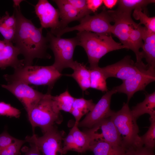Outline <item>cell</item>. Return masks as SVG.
I'll return each instance as SVG.
<instances>
[{
	"instance_id": "1",
	"label": "cell",
	"mask_w": 155,
	"mask_h": 155,
	"mask_svg": "<svg viewBox=\"0 0 155 155\" xmlns=\"http://www.w3.org/2000/svg\"><path fill=\"white\" fill-rule=\"evenodd\" d=\"M13 13L16 20V32L12 42L24 57V66L31 65L35 58L48 59V48L46 37L42 34L41 27L38 28L21 12L20 4L13 3Z\"/></svg>"
},
{
	"instance_id": "2",
	"label": "cell",
	"mask_w": 155,
	"mask_h": 155,
	"mask_svg": "<svg viewBox=\"0 0 155 155\" xmlns=\"http://www.w3.org/2000/svg\"><path fill=\"white\" fill-rule=\"evenodd\" d=\"M75 37L78 45L82 47L86 53L90 69L98 67L100 60L108 53L125 48L121 43L116 42L111 34L80 31Z\"/></svg>"
},
{
	"instance_id": "3",
	"label": "cell",
	"mask_w": 155,
	"mask_h": 155,
	"mask_svg": "<svg viewBox=\"0 0 155 155\" xmlns=\"http://www.w3.org/2000/svg\"><path fill=\"white\" fill-rule=\"evenodd\" d=\"M14 70L13 74L3 76L8 83L18 81L28 85L47 86L50 90L62 75L52 65L24 66Z\"/></svg>"
},
{
	"instance_id": "4",
	"label": "cell",
	"mask_w": 155,
	"mask_h": 155,
	"mask_svg": "<svg viewBox=\"0 0 155 155\" xmlns=\"http://www.w3.org/2000/svg\"><path fill=\"white\" fill-rule=\"evenodd\" d=\"M49 90L27 113L32 127H40L44 133L63 120L60 111L55 106Z\"/></svg>"
},
{
	"instance_id": "5",
	"label": "cell",
	"mask_w": 155,
	"mask_h": 155,
	"mask_svg": "<svg viewBox=\"0 0 155 155\" xmlns=\"http://www.w3.org/2000/svg\"><path fill=\"white\" fill-rule=\"evenodd\" d=\"M110 118L121 137V146L125 150L132 146H144L138 135L137 120L132 114L128 103H124L121 108L114 111Z\"/></svg>"
},
{
	"instance_id": "6",
	"label": "cell",
	"mask_w": 155,
	"mask_h": 155,
	"mask_svg": "<svg viewBox=\"0 0 155 155\" xmlns=\"http://www.w3.org/2000/svg\"><path fill=\"white\" fill-rule=\"evenodd\" d=\"M46 37L48 48L52 50L54 56L53 66L61 73L65 68L71 69L75 61L73 60L74 50L78 45L76 37L62 38L55 36L50 31L47 32Z\"/></svg>"
},
{
	"instance_id": "7",
	"label": "cell",
	"mask_w": 155,
	"mask_h": 155,
	"mask_svg": "<svg viewBox=\"0 0 155 155\" xmlns=\"http://www.w3.org/2000/svg\"><path fill=\"white\" fill-rule=\"evenodd\" d=\"M80 21V24L71 27H67L57 31L54 35L61 36L68 32L77 30L86 31L98 34H111L113 25L111 22L113 20L108 12L104 9L100 13L91 16L87 15Z\"/></svg>"
},
{
	"instance_id": "8",
	"label": "cell",
	"mask_w": 155,
	"mask_h": 155,
	"mask_svg": "<svg viewBox=\"0 0 155 155\" xmlns=\"http://www.w3.org/2000/svg\"><path fill=\"white\" fill-rule=\"evenodd\" d=\"M64 133L63 131H59L54 126L41 137L34 134L26 137L25 140L36 145L43 155H63L62 141Z\"/></svg>"
},
{
	"instance_id": "9",
	"label": "cell",
	"mask_w": 155,
	"mask_h": 155,
	"mask_svg": "<svg viewBox=\"0 0 155 155\" xmlns=\"http://www.w3.org/2000/svg\"><path fill=\"white\" fill-rule=\"evenodd\" d=\"M155 80L154 68L147 65L132 76L123 81L120 85L115 87L117 92L126 94L127 103L136 92L144 90L146 87Z\"/></svg>"
},
{
	"instance_id": "10",
	"label": "cell",
	"mask_w": 155,
	"mask_h": 155,
	"mask_svg": "<svg viewBox=\"0 0 155 155\" xmlns=\"http://www.w3.org/2000/svg\"><path fill=\"white\" fill-rule=\"evenodd\" d=\"M117 92L115 87L106 92L85 118L79 123L78 127L90 129L103 119L110 117L114 112L110 108L111 97Z\"/></svg>"
},
{
	"instance_id": "11",
	"label": "cell",
	"mask_w": 155,
	"mask_h": 155,
	"mask_svg": "<svg viewBox=\"0 0 155 155\" xmlns=\"http://www.w3.org/2000/svg\"><path fill=\"white\" fill-rule=\"evenodd\" d=\"M146 65L142 61L135 63L127 55L115 63L100 69L106 79L114 77L123 81L135 74Z\"/></svg>"
},
{
	"instance_id": "12",
	"label": "cell",
	"mask_w": 155,
	"mask_h": 155,
	"mask_svg": "<svg viewBox=\"0 0 155 155\" xmlns=\"http://www.w3.org/2000/svg\"><path fill=\"white\" fill-rule=\"evenodd\" d=\"M1 86L7 89L22 103L27 113L34 105L44 95L24 83L14 81L2 85Z\"/></svg>"
},
{
	"instance_id": "13",
	"label": "cell",
	"mask_w": 155,
	"mask_h": 155,
	"mask_svg": "<svg viewBox=\"0 0 155 155\" xmlns=\"http://www.w3.org/2000/svg\"><path fill=\"white\" fill-rule=\"evenodd\" d=\"M34 9L40 20L41 27L43 28H50V32L53 34L60 29L59 10L48 0H39L35 6Z\"/></svg>"
},
{
	"instance_id": "14",
	"label": "cell",
	"mask_w": 155,
	"mask_h": 155,
	"mask_svg": "<svg viewBox=\"0 0 155 155\" xmlns=\"http://www.w3.org/2000/svg\"><path fill=\"white\" fill-rule=\"evenodd\" d=\"M20 54L18 49L12 42L4 40H0V68L2 69L8 67L14 69L24 65L23 59L18 58Z\"/></svg>"
},
{
	"instance_id": "15",
	"label": "cell",
	"mask_w": 155,
	"mask_h": 155,
	"mask_svg": "<svg viewBox=\"0 0 155 155\" xmlns=\"http://www.w3.org/2000/svg\"><path fill=\"white\" fill-rule=\"evenodd\" d=\"M108 12L115 22L112 26L111 34L119 39L125 49H130L129 34L130 25L134 21L131 16L117 15L109 10Z\"/></svg>"
},
{
	"instance_id": "16",
	"label": "cell",
	"mask_w": 155,
	"mask_h": 155,
	"mask_svg": "<svg viewBox=\"0 0 155 155\" xmlns=\"http://www.w3.org/2000/svg\"><path fill=\"white\" fill-rule=\"evenodd\" d=\"M53 1L55 3L58 8L59 18L61 19L59 30L67 27L69 23L75 20L79 21L85 16L67 2L66 0Z\"/></svg>"
},
{
	"instance_id": "17",
	"label": "cell",
	"mask_w": 155,
	"mask_h": 155,
	"mask_svg": "<svg viewBox=\"0 0 155 155\" xmlns=\"http://www.w3.org/2000/svg\"><path fill=\"white\" fill-rule=\"evenodd\" d=\"M143 50L141 52L142 58L145 59L149 67L155 68V33L143 26Z\"/></svg>"
},
{
	"instance_id": "18",
	"label": "cell",
	"mask_w": 155,
	"mask_h": 155,
	"mask_svg": "<svg viewBox=\"0 0 155 155\" xmlns=\"http://www.w3.org/2000/svg\"><path fill=\"white\" fill-rule=\"evenodd\" d=\"M97 124L101 129V134L105 141L112 145L121 146V137L110 117L103 119Z\"/></svg>"
},
{
	"instance_id": "19",
	"label": "cell",
	"mask_w": 155,
	"mask_h": 155,
	"mask_svg": "<svg viewBox=\"0 0 155 155\" xmlns=\"http://www.w3.org/2000/svg\"><path fill=\"white\" fill-rule=\"evenodd\" d=\"M94 155H123L125 150L120 146H115L99 138L91 143L89 150Z\"/></svg>"
},
{
	"instance_id": "20",
	"label": "cell",
	"mask_w": 155,
	"mask_h": 155,
	"mask_svg": "<svg viewBox=\"0 0 155 155\" xmlns=\"http://www.w3.org/2000/svg\"><path fill=\"white\" fill-rule=\"evenodd\" d=\"M143 28L141 25L137 24L134 21L130 25L129 34L130 49L135 53L136 58V62L142 61L143 59L141 52L139 51L143 44Z\"/></svg>"
},
{
	"instance_id": "21",
	"label": "cell",
	"mask_w": 155,
	"mask_h": 155,
	"mask_svg": "<svg viewBox=\"0 0 155 155\" xmlns=\"http://www.w3.org/2000/svg\"><path fill=\"white\" fill-rule=\"evenodd\" d=\"M71 69L73 72L66 75L72 77L77 82L84 92L90 88V73L89 69L83 63L75 61Z\"/></svg>"
},
{
	"instance_id": "22",
	"label": "cell",
	"mask_w": 155,
	"mask_h": 155,
	"mask_svg": "<svg viewBox=\"0 0 155 155\" xmlns=\"http://www.w3.org/2000/svg\"><path fill=\"white\" fill-rule=\"evenodd\" d=\"M131 111L136 120L145 114H149L150 117H155V92L146 94L144 100L133 107Z\"/></svg>"
},
{
	"instance_id": "23",
	"label": "cell",
	"mask_w": 155,
	"mask_h": 155,
	"mask_svg": "<svg viewBox=\"0 0 155 155\" xmlns=\"http://www.w3.org/2000/svg\"><path fill=\"white\" fill-rule=\"evenodd\" d=\"M155 2V0H118V7L115 11L118 13L131 15L133 10L141 9L147 14V5Z\"/></svg>"
},
{
	"instance_id": "24",
	"label": "cell",
	"mask_w": 155,
	"mask_h": 155,
	"mask_svg": "<svg viewBox=\"0 0 155 155\" xmlns=\"http://www.w3.org/2000/svg\"><path fill=\"white\" fill-rule=\"evenodd\" d=\"M90 73V88L102 92H107L106 80L103 73L99 66L89 68Z\"/></svg>"
},
{
	"instance_id": "25",
	"label": "cell",
	"mask_w": 155,
	"mask_h": 155,
	"mask_svg": "<svg viewBox=\"0 0 155 155\" xmlns=\"http://www.w3.org/2000/svg\"><path fill=\"white\" fill-rule=\"evenodd\" d=\"M54 104L59 111H63L70 113L75 98L67 90L59 95L52 96Z\"/></svg>"
},
{
	"instance_id": "26",
	"label": "cell",
	"mask_w": 155,
	"mask_h": 155,
	"mask_svg": "<svg viewBox=\"0 0 155 155\" xmlns=\"http://www.w3.org/2000/svg\"><path fill=\"white\" fill-rule=\"evenodd\" d=\"M141 9L134 10L133 16L134 18L140 21L139 24H143L148 30L155 33V17H149L147 14L142 12Z\"/></svg>"
},
{
	"instance_id": "27",
	"label": "cell",
	"mask_w": 155,
	"mask_h": 155,
	"mask_svg": "<svg viewBox=\"0 0 155 155\" xmlns=\"http://www.w3.org/2000/svg\"><path fill=\"white\" fill-rule=\"evenodd\" d=\"M150 125L146 133L140 136L141 142L144 146L154 149L155 146V117H150Z\"/></svg>"
},
{
	"instance_id": "28",
	"label": "cell",
	"mask_w": 155,
	"mask_h": 155,
	"mask_svg": "<svg viewBox=\"0 0 155 155\" xmlns=\"http://www.w3.org/2000/svg\"><path fill=\"white\" fill-rule=\"evenodd\" d=\"M93 100H87L83 98H75L72 108H75L84 116L91 111L95 106Z\"/></svg>"
},
{
	"instance_id": "29",
	"label": "cell",
	"mask_w": 155,
	"mask_h": 155,
	"mask_svg": "<svg viewBox=\"0 0 155 155\" xmlns=\"http://www.w3.org/2000/svg\"><path fill=\"white\" fill-rule=\"evenodd\" d=\"M16 20L14 13L10 16L8 12L6 11L4 16L0 17V33L16 29Z\"/></svg>"
},
{
	"instance_id": "30",
	"label": "cell",
	"mask_w": 155,
	"mask_h": 155,
	"mask_svg": "<svg viewBox=\"0 0 155 155\" xmlns=\"http://www.w3.org/2000/svg\"><path fill=\"white\" fill-rule=\"evenodd\" d=\"M26 142L16 139L11 144L0 150V155H19L22 146Z\"/></svg>"
},
{
	"instance_id": "31",
	"label": "cell",
	"mask_w": 155,
	"mask_h": 155,
	"mask_svg": "<svg viewBox=\"0 0 155 155\" xmlns=\"http://www.w3.org/2000/svg\"><path fill=\"white\" fill-rule=\"evenodd\" d=\"M21 113L20 110L10 104L0 102V115L18 118Z\"/></svg>"
},
{
	"instance_id": "32",
	"label": "cell",
	"mask_w": 155,
	"mask_h": 155,
	"mask_svg": "<svg viewBox=\"0 0 155 155\" xmlns=\"http://www.w3.org/2000/svg\"><path fill=\"white\" fill-rule=\"evenodd\" d=\"M123 155H155L154 149L143 146H132L125 149Z\"/></svg>"
},
{
	"instance_id": "33",
	"label": "cell",
	"mask_w": 155,
	"mask_h": 155,
	"mask_svg": "<svg viewBox=\"0 0 155 155\" xmlns=\"http://www.w3.org/2000/svg\"><path fill=\"white\" fill-rule=\"evenodd\" d=\"M67 1L85 16L92 12L88 8L86 0H66Z\"/></svg>"
},
{
	"instance_id": "34",
	"label": "cell",
	"mask_w": 155,
	"mask_h": 155,
	"mask_svg": "<svg viewBox=\"0 0 155 155\" xmlns=\"http://www.w3.org/2000/svg\"><path fill=\"white\" fill-rule=\"evenodd\" d=\"M63 145L62 151L63 154H66L69 151H75V146L73 135L70 131L68 134L63 139Z\"/></svg>"
},
{
	"instance_id": "35",
	"label": "cell",
	"mask_w": 155,
	"mask_h": 155,
	"mask_svg": "<svg viewBox=\"0 0 155 155\" xmlns=\"http://www.w3.org/2000/svg\"><path fill=\"white\" fill-rule=\"evenodd\" d=\"M16 139L5 131L0 134V150L11 144Z\"/></svg>"
},
{
	"instance_id": "36",
	"label": "cell",
	"mask_w": 155,
	"mask_h": 155,
	"mask_svg": "<svg viewBox=\"0 0 155 155\" xmlns=\"http://www.w3.org/2000/svg\"><path fill=\"white\" fill-rule=\"evenodd\" d=\"M102 3V0H86L88 8L92 13L97 11Z\"/></svg>"
},
{
	"instance_id": "37",
	"label": "cell",
	"mask_w": 155,
	"mask_h": 155,
	"mask_svg": "<svg viewBox=\"0 0 155 155\" xmlns=\"http://www.w3.org/2000/svg\"><path fill=\"white\" fill-rule=\"evenodd\" d=\"M30 143V147L25 152L24 155H42L40 151L37 146L32 143Z\"/></svg>"
},
{
	"instance_id": "38",
	"label": "cell",
	"mask_w": 155,
	"mask_h": 155,
	"mask_svg": "<svg viewBox=\"0 0 155 155\" xmlns=\"http://www.w3.org/2000/svg\"><path fill=\"white\" fill-rule=\"evenodd\" d=\"M118 1L117 0H104L103 3L107 8L111 9L118 3Z\"/></svg>"
}]
</instances>
